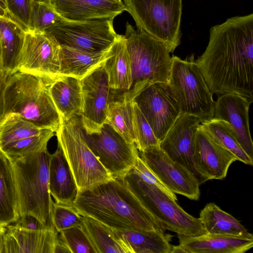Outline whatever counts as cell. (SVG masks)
<instances>
[{
	"instance_id": "obj_41",
	"label": "cell",
	"mask_w": 253,
	"mask_h": 253,
	"mask_svg": "<svg viewBox=\"0 0 253 253\" xmlns=\"http://www.w3.org/2000/svg\"><path fill=\"white\" fill-rule=\"evenodd\" d=\"M14 225L30 230L48 229L38 219L31 215H26L20 217Z\"/></svg>"
},
{
	"instance_id": "obj_7",
	"label": "cell",
	"mask_w": 253,
	"mask_h": 253,
	"mask_svg": "<svg viewBox=\"0 0 253 253\" xmlns=\"http://www.w3.org/2000/svg\"><path fill=\"white\" fill-rule=\"evenodd\" d=\"M130 190L164 230L186 237H197L207 232L199 218L186 212L157 186L143 180L132 169L123 176Z\"/></svg>"
},
{
	"instance_id": "obj_26",
	"label": "cell",
	"mask_w": 253,
	"mask_h": 253,
	"mask_svg": "<svg viewBox=\"0 0 253 253\" xmlns=\"http://www.w3.org/2000/svg\"><path fill=\"white\" fill-rule=\"evenodd\" d=\"M199 218L208 235L253 238L239 221L213 203L205 206Z\"/></svg>"
},
{
	"instance_id": "obj_19",
	"label": "cell",
	"mask_w": 253,
	"mask_h": 253,
	"mask_svg": "<svg viewBox=\"0 0 253 253\" xmlns=\"http://www.w3.org/2000/svg\"><path fill=\"white\" fill-rule=\"evenodd\" d=\"M48 3L63 20L70 22L114 19L126 11L122 0H49Z\"/></svg>"
},
{
	"instance_id": "obj_33",
	"label": "cell",
	"mask_w": 253,
	"mask_h": 253,
	"mask_svg": "<svg viewBox=\"0 0 253 253\" xmlns=\"http://www.w3.org/2000/svg\"><path fill=\"white\" fill-rule=\"evenodd\" d=\"M44 129L15 113L4 116L0 124V147L12 141L37 135Z\"/></svg>"
},
{
	"instance_id": "obj_25",
	"label": "cell",
	"mask_w": 253,
	"mask_h": 253,
	"mask_svg": "<svg viewBox=\"0 0 253 253\" xmlns=\"http://www.w3.org/2000/svg\"><path fill=\"white\" fill-rule=\"evenodd\" d=\"M17 191L12 161L0 151V225L6 226L19 218Z\"/></svg>"
},
{
	"instance_id": "obj_23",
	"label": "cell",
	"mask_w": 253,
	"mask_h": 253,
	"mask_svg": "<svg viewBox=\"0 0 253 253\" xmlns=\"http://www.w3.org/2000/svg\"><path fill=\"white\" fill-rule=\"evenodd\" d=\"M112 47L103 52H89L60 45V76L82 79L111 56Z\"/></svg>"
},
{
	"instance_id": "obj_46",
	"label": "cell",
	"mask_w": 253,
	"mask_h": 253,
	"mask_svg": "<svg viewBox=\"0 0 253 253\" xmlns=\"http://www.w3.org/2000/svg\"><path fill=\"white\" fill-rule=\"evenodd\" d=\"M33 0L35 1L43 2L48 3V0Z\"/></svg>"
},
{
	"instance_id": "obj_11",
	"label": "cell",
	"mask_w": 253,
	"mask_h": 253,
	"mask_svg": "<svg viewBox=\"0 0 253 253\" xmlns=\"http://www.w3.org/2000/svg\"><path fill=\"white\" fill-rule=\"evenodd\" d=\"M60 45L48 33L25 30L15 71L52 81L60 76Z\"/></svg>"
},
{
	"instance_id": "obj_24",
	"label": "cell",
	"mask_w": 253,
	"mask_h": 253,
	"mask_svg": "<svg viewBox=\"0 0 253 253\" xmlns=\"http://www.w3.org/2000/svg\"><path fill=\"white\" fill-rule=\"evenodd\" d=\"M112 50V55L102 65L111 89L115 92L124 93L129 90L132 81L130 60L124 35L118 34Z\"/></svg>"
},
{
	"instance_id": "obj_1",
	"label": "cell",
	"mask_w": 253,
	"mask_h": 253,
	"mask_svg": "<svg viewBox=\"0 0 253 253\" xmlns=\"http://www.w3.org/2000/svg\"><path fill=\"white\" fill-rule=\"evenodd\" d=\"M195 61L212 93L253 101V14L212 27L206 49Z\"/></svg>"
},
{
	"instance_id": "obj_37",
	"label": "cell",
	"mask_w": 253,
	"mask_h": 253,
	"mask_svg": "<svg viewBox=\"0 0 253 253\" xmlns=\"http://www.w3.org/2000/svg\"><path fill=\"white\" fill-rule=\"evenodd\" d=\"M59 237L71 253H97L82 226H76L58 233Z\"/></svg>"
},
{
	"instance_id": "obj_44",
	"label": "cell",
	"mask_w": 253,
	"mask_h": 253,
	"mask_svg": "<svg viewBox=\"0 0 253 253\" xmlns=\"http://www.w3.org/2000/svg\"><path fill=\"white\" fill-rule=\"evenodd\" d=\"M0 15L9 16L6 0H0Z\"/></svg>"
},
{
	"instance_id": "obj_22",
	"label": "cell",
	"mask_w": 253,
	"mask_h": 253,
	"mask_svg": "<svg viewBox=\"0 0 253 253\" xmlns=\"http://www.w3.org/2000/svg\"><path fill=\"white\" fill-rule=\"evenodd\" d=\"M51 97L61 120L67 121L82 112L81 80L60 76L52 80L49 87Z\"/></svg>"
},
{
	"instance_id": "obj_17",
	"label": "cell",
	"mask_w": 253,
	"mask_h": 253,
	"mask_svg": "<svg viewBox=\"0 0 253 253\" xmlns=\"http://www.w3.org/2000/svg\"><path fill=\"white\" fill-rule=\"evenodd\" d=\"M194 160L202 183L210 179H222L236 157L215 140L199 126L195 136Z\"/></svg>"
},
{
	"instance_id": "obj_16",
	"label": "cell",
	"mask_w": 253,
	"mask_h": 253,
	"mask_svg": "<svg viewBox=\"0 0 253 253\" xmlns=\"http://www.w3.org/2000/svg\"><path fill=\"white\" fill-rule=\"evenodd\" d=\"M203 121L187 114L181 113L169 130L159 147L173 161L192 172L202 184L194 160V150L197 130Z\"/></svg>"
},
{
	"instance_id": "obj_43",
	"label": "cell",
	"mask_w": 253,
	"mask_h": 253,
	"mask_svg": "<svg viewBox=\"0 0 253 253\" xmlns=\"http://www.w3.org/2000/svg\"><path fill=\"white\" fill-rule=\"evenodd\" d=\"M6 226L0 225V253H5V236Z\"/></svg>"
},
{
	"instance_id": "obj_39",
	"label": "cell",
	"mask_w": 253,
	"mask_h": 253,
	"mask_svg": "<svg viewBox=\"0 0 253 253\" xmlns=\"http://www.w3.org/2000/svg\"><path fill=\"white\" fill-rule=\"evenodd\" d=\"M8 16L26 30L30 28L33 0H6Z\"/></svg>"
},
{
	"instance_id": "obj_3",
	"label": "cell",
	"mask_w": 253,
	"mask_h": 253,
	"mask_svg": "<svg viewBox=\"0 0 253 253\" xmlns=\"http://www.w3.org/2000/svg\"><path fill=\"white\" fill-rule=\"evenodd\" d=\"M51 81L20 71L7 75L3 88L4 116L17 113L40 128L55 132L61 120L50 94Z\"/></svg>"
},
{
	"instance_id": "obj_32",
	"label": "cell",
	"mask_w": 253,
	"mask_h": 253,
	"mask_svg": "<svg viewBox=\"0 0 253 253\" xmlns=\"http://www.w3.org/2000/svg\"><path fill=\"white\" fill-rule=\"evenodd\" d=\"M133 120L132 101L114 98L110 102L105 123L130 144L135 143Z\"/></svg>"
},
{
	"instance_id": "obj_38",
	"label": "cell",
	"mask_w": 253,
	"mask_h": 253,
	"mask_svg": "<svg viewBox=\"0 0 253 253\" xmlns=\"http://www.w3.org/2000/svg\"><path fill=\"white\" fill-rule=\"evenodd\" d=\"M83 216L69 205L54 203L52 220L57 232L76 226H81Z\"/></svg>"
},
{
	"instance_id": "obj_21",
	"label": "cell",
	"mask_w": 253,
	"mask_h": 253,
	"mask_svg": "<svg viewBox=\"0 0 253 253\" xmlns=\"http://www.w3.org/2000/svg\"><path fill=\"white\" fill-rule=\"evenodd\" d=\"M49 187L55 203L69 205L75 200L78 190L70 168L59 145L51 154Z\"/></svg>"
},
{
	"instance_id": "obj_2",
	"label": "cell",
	"mask_w": 253,
	"mask_h": 253,
	"mask_svg": "<svg viewBox=\"0 0 253 253\" xmlns=\"http://www.w3.org/2000/svg\"><path fill=\"white\" fill-rule=\"evenodd\" d=\"M70 206L83 216L120 231L164 229L130 190L122 177L77 194Z\"/></svg>"
},
{
	"instance_id": "obj_40",
	"label": "cell",
	"mask_w": 253,
	"mask_h": 253,
	"mask_svg": "<svg viewBox=\"0 0 253 253\" xmlns=\"http://www.w3.org/2000/svg\"><path fill=\"white\" fill-rule=\"evenodd\" d=\"M137 175L146 182L159 188L173 200L177 201L175 194L169 190L152 172L139 156L137 158L131 169Z\"/></svg>"
},
{
	"instance_id": "obj_30",
	"label": "cell",
	"mask_w": 253,
	"mask_h": 253,
	"mask_svg": "<svg viewBox=\"0 0 253 253\" xmlns=\"http://www.w3.org/2000/svg\"><path fill=\"white\" fill-rule=\"evenodd\" d=\"M82 227L97 253H131L112 229L94 218L83 216Z\"/></svg>"
},
{
	"instance_id": "obj_29",
	"label": "cell",
	"mask_w": 253,
	"mask_h": 253,
	"mask_svg": "<svg viewBox=\"0 0 253 253\" xmlns=\"http://www.w3.org/2000/svg\"><path fill=\"white\" fill-rule=\"evenodd\" d=\"M114 232L128 247L131 253H171L170 236L157 231H120Z\"/></svg>"
},
{
	"instance_id": "obj_9",
	"label": "cell",
	"mask_w": 253,
	"mask_h": 253,
	"mask_svg": "<svg viewBox=\"0 0 253 253\" xmlns=\"http://www.w3.org/2000/svg\"><path fill=\"white\" fill-rule=\"evenodd\" d=\"M138 31L163 43L172 52L180 42L182 0H123Z\"/></svg>"
},
{
	"instance_id": "obj_35",
	"label": "cell",
	"mask_w": 253,
	"mask_h": 253,
	"mask_svg": "<svg viewBox=\"0 0 253 253\" xmlns=\"http://www.w3.org/2000/svg\"><path fill=\"white\" fill-rule=\"evenodd\" d=\"M62 20L48 3L33 1L30 29L45 32Z\"/></svg>"
},
{
	"instance_id": "obj_36",
	"label": "cell",
	"mask_w": 253,
	"mask_h": 253,
	"mask_svg": "<svg viewBox=\"0 0 253 253\" xmlns=\"http://www.w3.org/2000/svg\"><path fill=\"white\" fill-rule=\"evenodd\" d=\"M132 103L135 144L138 151H142L150 147L159 146L160 142L149 124L136 104L133 101Z\"/></svg>"
},
{
	"instance_id": "obj_42",
	"label": "cell",
	"mask_w": 253,
	"mask_h": 253,
	"mask_svg": "<svg viewBox=\"0 0 253 253\" xmlns=\"http://www.w3.org/2000/svg\"><path fill=\"white\" fill-rule=\"evenodd\" d=\"M7 76L5 73L0 74V124L4 118L3 88Z\"/></svg>"
},
{
	"instance_id": "obj_13",
	"label": "cell",
	"mask_w": 253,
	"mask_h": 253,
	"mask_svg": "<svg viewBox=\"0 0 253 253\" xmlns=\"http://www.w3.org/2000/svg\"><path fill=\"white\" fill-rule=\"evenodd\" d=\"M161 141L181 114L178 102L168 83H154L132 100Z\"/></svg>"
},
{
	"instance_id": "obj_6",
	"label": "cell",
	"mask_w": 253,
	"mask_h": 253,
	"mask_svg": "<svg viewBox=\"0 0 253 253\" xmlns=\"http://www.w3.org/2000/svg\"><path fill=\"white\" fill-rule=\"evenodd\" d=\"M55 132L58 145L70 168L78 193L90 190L114 178L87 144L80 116L61 120Z\"/></svg>"
},
{
	"instance_id": "obj_15",
	"label": "cell",
	"mask_w": 253,
	"mask_h": 253,
	"mask_svg": "<svg viewBox=\"0 0 253 253\" xmlns=\"http://www.w3.org/2000/svg\"><path fill=\"white\" fill-rule=\"evenodd\" d=\"M139 157L170 191L197 201L200 184L195 176L181 164L173 161L159 146L139 152Z\"/></svg>"
},
{
	"instance_id": "obj_4",
	"label": "cell",
	"mask_w": 253,
	"mask_h": 253,
	"mask_svg": "<svg viewBox=\"0 0 253 253\" xmlns=\"http://www.w3.org/2000/svg\"><path fill=\"white\" fill-rule=\"evenodd\" d=\"M50 157L46 149L11 161L17 186L19 218L33 215L48 229L56 230L52 220L54 202L49 187Z\"/></svg>"
},
{
	"instance_id": "obj_20",
	"label": "cell",
	"mask_w": 253,
	"mask_h": 253,
	"mask_svg": "<svg viewBox=\"0 0 253 253\" xmlns=\"http://www.w3.org/2000/svg\"><path fill=\"white\" fill-rule=\"evenodd\" d=\"M179 245L171 253H243L253 246V238L207 234L186 237L177 234Z\"/></svg>"
},
{
	"instance_id": "obj_10",
	"label": "cell",
	"mask_w": 253,
	"mask_h": 253,
	"mask_svg": "<svg viewBox=\"0 0 253 253\" xmlns=\"http://www.w3.org/2000/svg\"><path fill=\"white\" fill-rule=\"evenodd\" d=\"M45 32L60 45L89 52L109 49L118 36L112 19L79 22L63 20Z\"/></svg>"
},
{
	"instance_id": "obj_28",
	"label": "cell",
	"mask_w": 253,
	"mask_h": 253,
	"mask_svg": "<svg viewBox=\"0 0 253 253\" xmlns=\"http://www.w3.org/2000/svg\"><path fill=\"white\" fill-rule=\"evenodd\" d=\"M25 30L9 16L0 15V42L3 70L14 72L16 60L24 40Z\"/></svg>"
},
{
	"instance_id": "obj_31",
	"label": "cell",
	"mask_w": 253,
	"mask_h": 253,
	"mask_svg": "<svg viewBox=\"0 0 253 253\" xmlns=\"http://www.w3.org/2000/svg\"><path fill=\"white\" fill-rule=\"evenodd\" d=\"M201 126L223 147L234 155L238 161L253 166V159L242 148L226 122L212 118L203 122Z\"/></svg>"
},
{
	"instance_id": "obj_14",
	"label": "cell",
	"mask_w": 253,
	"mask_h": 253,
	"mask_svg": "<svg viewBox=\"0 0 253 253\" xmlns=\"http://www.w3.org/2000/svg\"><path fill=\"white\" fill-rule=\"evenodd\" d=\"M83 127L88 134L98 132L105 123L110 102L114 98L102 64L81 80Z\"/></svg>"
},
{
	"instance_id": "obj_34",
	"label": "cell",
	"mask_w": 253,
	"mask_h": 253,
	"mask_svg": "<svg viewBox=\"0 0 253 253\" xmlns=\"http://www.w3.org/2000/svg\"><path fill=\"white\" fill-rule=\"evenodd\" d=\"M54 132L50 129H44L39 134L9 142L0 147V151L13 160L29 153L46 149L48 142Z\"/></svg>"
},
{
	"instance_id": "obj_12",
	"label": "cell",
	"mask_w": 253,
	"mask_h": 253,
	"mask_svg": "<svg viewBox=\"0 0 253 253\" xmlns=\"http://www.w3.org/2000/svg\"><path fill=\"white\" fill-rule=\"evenodd\" d=\"M84 137L89 147L113 177L124 176L133 167L139 151L135 144L128 143L109 124L104 123L100 131Z\"/></svg>"
},
{
	"instance_id": "obj_45",
	"label": "cell",
	"mask_w": 253,
	"mask_h": 253,
	"mask_svg": "<svg viewBox=\"0 0 253 253\" xmlns=\"http://www.w3.org/2000/svg\"><path fill=\"white\" fill-rule=\"evenodd\" d=\"M5 73L3 68L2 53L0 42V74Z\"/></svg>"
},
{
	"instance_id": "obj_5",
	"label": "cell",
	"mask_w": 253,
	"mask_h": 253,
	"mask_svg": "<svg viewBox=\"0 0 253 253\" xmlns=\"http://www.w3.org/2000/svg\"><path fill=\"white\" fill-rule=\"evenodd\" d=\"M124 35L129 53L132 84L117 98L131 102L141 91L156 83H168L171 70L170 51L163 43L126 23Z\"/></svg>"
},
{
	"instance_id": "obj_18",
	"label": "cell",
	"mask_w": 253,
	"mask_h": 253,
	"mask_svg": "<svg viewBox=\"0 0 253 253\" xmlns=\"http://www.w3.org/2000/svg\"><path fill=\"white\" fill-rule=\"evenodd\" d=\"M253 101L237 94H223L215 102L213 117L224 121L230 125L239 143L252 159L253 143L250 130L249 110Z\"/></svg>"
},
{
	"instance_id": "obj_8",
	"label": "cell",
	"mask_w": 253,
	"mask_h": 253,
	"mask_svg": "<svg viewBox=\"0 0 253 253\" xmlns=\"http://www.w3.org/2000/svg\"><path fill=\"white\" fill-rule=\"evenodd\" d=\"M168 81L181 113L203 122L213 117L215 102L194 57L185 60L173 55Z\"/></svg>"
},
{
	"instance_id": "obj_27",
	"label": "cell",
	"mask_w": 253,
	"mask_h": 253,
	"mask_svg": "<svg viewBox=\"0 0 253 253\" xmlns=\"http://www.w3.org/2000/svg\"><path fill=\"white\" fill-rule=\"evenodd\" d=\"M6 228L15 239L19 253H54L59 239L56 230H30L14 224L8 225Z\"/></svg>"
}]
</instances>
